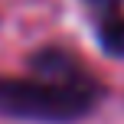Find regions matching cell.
I'll use <instances>...</instances> for the list:
<instances>
[{"mask_svg":"<svg viewBox=\"0 0 124 124\" xmlns=\"http://www.w3.org/2000/svg\"><path fill=\"white\" fill-rule=\"evenodd\" d=\"M98 39L105 46V52L111 56H124V16L121 13H105L98 23Z\"/></svg>","mask_w":124,"mask_h":124,"instance_id":"cell-2","label":"cell"},{"mask_svg":"<svg viewBox=\"0 0 124 124\" xmlns=\"http://www.w3.org/2000/svg\"><path fill=\"white\" fill-rule=\"evenodd\" d=\"M33 78H0V114L43 124L85 118L101 98V85L62 49H43L30 59Z\"/></svg>","mask_w":124,"mask_h":124,"instance_id":"cell-1","label":"cell"}]
</instances>
